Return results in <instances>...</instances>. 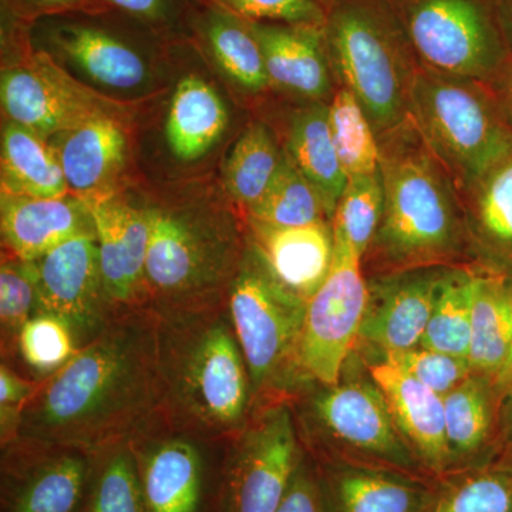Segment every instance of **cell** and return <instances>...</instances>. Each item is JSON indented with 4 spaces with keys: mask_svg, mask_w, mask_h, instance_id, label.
<instances>
[{
    "mask_svg": "<svg viewBox=\"0 0 512 512\" xmlns=\"http://www.w3.org/2000/svg\"><path fill=\"white\" fill-rule=\"evenodd\" d=\"M359 356L382 390L397 429L426 473L436 480L447 476L450 461L443 396L386 360Z\"/></svg>",
    "mask_w": 512,
    "mask_h": 512,
    "instance_id": "18",
    "label": "cell"
},
{
    "mask_svg": "<svg viewBox=\"0 0 512 512\" xmlns=\"http://www.w3.org/2000/svg\"><path fill=\"white\" fill-rule=\"evenodd\" d=\"M201 6L192 29L222 72L248 92L271 86L261 46L247 20L205 2Z\"/></svg>",
    "mask_w": 512,
    "mask_h": 512,
    "instance_id": "27",
    "label": "cell"
},
{
    "mask_svg": "<svg viewBox=\"0 0 512 512\" xmlns=\"http://www.w3.org/2000/svg\"><path fill=\"white\" fill-rule=\"evenodd\" d=\"M228 110L210 83L188 74L177 84L167 121L165 140L171 153L184 163L208 153L228 127Z\"/></svg>",
    "mask_w": 512,
    "mask_h": 512,
    "instance_id": "26",
    "label": "cell"
},
{
    "mask_svg": "<svg viewBox=\"0 0 512 512\" xmlns=\"http://www.w3.org/2000/svg\"><path fill=\"white\" fill-rule=\"evenodd\" d=\"M147 512H197L202 488L197 448L180 439L157 444L141 471Z\"/></svg>",
    "mask_w": 512,
    "mask_h": 512,
    "instance_id": "30",
    "label": "cell"
},
{
    "mask_svg": "<svg viewBox=\"0 0 512 512\" xmlns=\"http://www.w3.org/2000/svg\"><path fill=\"white\" fill-rule=\"evenodd\" d=\"M366 301L362 259L350 245L335 237L332 268L309 301L303 320L298 349L303 387L339 382L359 338Z\"/></svg>",
    "mask_w": 512,
    "mask_h": 512,
    "instance_id": "11",
    "label": "cell"
},
{
    "mask_svg": "<svg viewBox=\"0 0 512 512\" xmlns=\"http://www.w3.org/2000/svg\"><path fill=\"white\" fill-rule=\"evenodd\" d=\"M512 346V281L476 268L468 362L494 379Z\"/></svg>",
    "mask_w": 512,
    "mask_h": 512,
    "instance_id": "29",
    "label": "cell"
},
{
    "mask_svg": "<svg viewBox=\"0 0 512 512\" xmlns=\"http://www.w3.org/2000/svg\"><path fill=\"white\" fill-rule=\"evenodd\" d=\"M92 512H147L141 476L130 454L117 453L101 471Z\"/></svg>",
    "mask_w": 512,
    "mask_h": 512,
    "instance_id": "41",
    "label": "cell"
},
{
    "mask_svg": "<svg viewBox=\"0 0 512 512\" xmlns=\"http://www.w3.org/2000/svg\"><path fill=\"white\" fill-rule=\"evenodd\" d=\"M84 202L92 212L104 291L111 308H146L150 210L133 207L117 194Z\"/></svg>",
    "mask_w": 512,
    "mask_h": 512,
    "instance_id": "16",
    "label": "cell"
},
{
    "mask_svg": "<svg viewBox=\"0 0 512 512\" xmlns=\"http://www.w3.org/2000/svg\"><path fill=\"white\" fill-rule=\"evenodd\" d=\"M476 266H448L420 346L468 359Z\"/></svg>",
    "mask_w": 512,
    "mask_h": 512,
    "instance_id": "32",
    "label": "cell"
},
{
    "mask_svg": "<svg viewBox=\"0 0 512 512\" xmlns=\"http://www.w3.org/2000/svg\"><path fill=\"white\" fill-rule=\"evenodd\" d=\"M3 244L18 261L33 262L82 235H96L89 205L76 197L30 198L2 191Z\"/></svg>",
    "mask_w": 512,
    "mask_h": 512,
    "instance_id": "21",
    "label": "cell"
},
{
    "mask_svg": "<svg viewBox=\"0 0 512 512\" xmlns=\"http://www.w3.org/2000/svg\"><path fill=\"white\" fill-rule=\"evenodd\" d=\"M160 322L153 309H128L63 367L37 384L18 434L76 450L109 446L160 407Z\"/></svg>",
    "mask_w": 512,
    "mask_h": 512,
    "instance_id": "1",
    "label": "cell"
},
{
    "mask_svg": "<svg viewBox=\"0 0 512 512\" xmlns=\"http://www.w3.org/2000/svg\"><path fill=\"white\" fill-rule=\"evenodd\" d=\"M111 9L106 0H3V12L25 25L72 13H94Z\"/></svg>",
    "mask_w": 512,
    "mask_h": 512,
    "instance_id": "43",
    "label": "cell"
},
{
    "mask_svg": "<svg viewBox=\"0 0 512 512\" xmlns=\"http://www.w3.org/2000/svg\"><path fill=\"white\" fill-rule=\"evenodd\" d=\"M460 197L468 264L512 281V150Z\"/></svg>",
    "mask_w": 512,
    "mask_h": 512,
    "instance_id": "19",
    "label": "cell"
},
{
    "mask_svg": "<svg viewBox=\"0 0 512 512\" xmlns=\"http://www.w3.org/2000/svg\"><path fill=\"white\" fill-rule=\"evenodd\" d=\"M25 266L35 284L36 313L55 315L93 338L109 322L96 235L74 238Z\"/></svg>",
    "mask_w": 512,
    "mask_h": 512,
    "instance_id": "15",
    "label": "cell"
},
{
    "mask_svg": "<svg viewBox=\"0 0 512 512\" xmlns=\"http://www.w3.org/2000/svg\"><path fill=\"white\" fill-rule=\"evenodd\" d=\"M315 387L306 397L303 420L316 460L345 461L433 478L403 439L382 390L355 350L338 383Z\"/></svg>",
    "mask_w": 512,
    "mask_h": 512,
    "instance_id": "6",
    "label": "cell"
},
{
    "mask_svg": "<svg viewBox=\"0 0 512 512\" xmlns=\"http://www.w3.org/2000/svg\"><path fill=\"white\" fill-rule=\"evenodd\" d=\"M285 151L303 177L318 191L332 221L340 195L348 183V175L333 143L328 103L315 101L293 114Z\"/></svg>",
    "mask_w": 512,
    "mask_h": 512,
    "instance_id": "25",
    "label": "cell"
},
{
    "mask_svg": "<svg viewBox=\"0 0 512 512\" xmlns=\"http://www.w3.org/2000/svg\"><path fill=\"white\" fill-rule=\"evenodd\" d=\"M247 214L248 221L276 228L330 221L318 191L303 177L286 151L271 187Z\"/></svg>",
    "mask_w": 512,
    "mask_h": 512,
    "instance_id": "34",
    "label": "cell"
},
{
    "mask_svg": "<svg viewBox=\"0 0 512 512\" xmlns=\"http://www.w3.org/2000/svg\"><path fill=\"white\" fill-rule=\"evenodd\" d=\"M36 313V289L25 262H3L0 269V319L8 333H18Z\"/></svg>",
    "mask_w": 512,
    "mask_h": 512,
    "instance_id": "42",
    "label": "cell"
},
{
    "mask_svg": "<svg viewBox=\"0 0 512 512\" xmlns=\"http://www.w3.org/2000/svg\"><path fill=\"white\" fill-rule=\"evenodd\" d=\"M114 9L53 16L37 23V40L52 56L73 64L93 82L131 90L150 76L144 50L126 30L111 25Z\"/></svg>",
    "mask_w": 512,
    "mask_h": 512,
    "instance_id": "14",
    "label": "cell"
},
{
    "mask_svg": "<svg viewBox=\"0 0 512 512\" xmlns=\"http://www.w3.org/2000/svg\"><path fill=\"white\" fill-rule=\"evenodd\" d=\"M308 302L281 285L249 244L228 293V311L247 363L252 404L303 389L298 349Z\"/></svg>",
    "mask_w": 512,
    "mask_h": 512,
    "instance_id": "7",
    "label": "cell"
},
{
    "mask_svg": "<svg viewBox=\"0 0 512 512\" xmlns=\"http://www.w3.org/2000/svg\"><path fill=\"white\" fill-rule=\"evenodd\" d=\"M448 266L366 275L367 301L355 349L386 356L420 346Z\"/></svg>",
    "mask_w": 512,
    "mask_h": 512,
    "instance_id": "13",
    "label": "cell"
},
{
    "mask_svg": "<svg viewBox=\"0 0 512 512\" xmlns=\"http://www.w3.org/2000/svg\"><path fill=\"white\" fill-rule=\"evenodd\" d=\"M493 380L501 396H503L505 390L510 389L512 386V346L510 352H508L507 359H505L504 365L501 366L500 372L495 375Z\"/></svg>",
    "mask_w": 512,
    "mask_h": 512,
    "instance_id": "50",
    "label": "cell"
},
{
    "mask_svg": "<svg viewBox=\"0 0 512 512\" xmlns=\"http://www.w3.org/2000/svg\"><path fill=\"white\" fill-rule=\"evenodd\" d=\"M490 89L503 111L505 120L512 128V52L491 82Z\"/></svg>",
    "mask_w": 512,
    "mask_h": 512,
    "instance_id": "47",
    "label": "cell"
},
{
    "mask_svg": "<svg viewBox=\"0 0 512 512\" xmlns=\"http://www.w3.org/2000/svg\"><path fill=\"white\" fill-rule=\"evenodd\" d=\"M323 35L333 74L355 94L377 136L409 119L419 60L392 0H332Z\"/></svg>",
    "mask_w": 512,
    "mask_h": 512,
    "instance_id": "4",
    "label": "cell"
},
{
    "mask_svg": "<svg viewBox=\"0 0 512 512\" xmlns=\"http://www.w3.org/2000/svg\"><path fill=\"white\" fill-rule=\"evenodd\" d=\"M69 323L50 313H36L20 329V355L39 373H55L66 365L77 348Z\"/></svg>",
    "mask_w": 512,
    "mask_h": 512,
    "instance_id": "38",
    "label": "cell"
},
{
    "mask_svg": "<svg viewBox=\"0 0 512 512\" xmlns=\"http://www.w3.org/2000/svg\"><path fill=\"white\" fill-rule=\"evenodd\" d=\"M284 154L264 124L249 127L232 148L224 168V183L232 200L247 212L251 210L271 187Z\"/></svg>",
    "mask_w": 512,
    "mask_h": 512,
    "instance_id": "33",
    "label": "cell"
},
{
    "mask_svg": "<svg viewBox=\"0 0 512 512\" xmlns=\"http://www.w3.org/2000/svg\"><path fill=\"white\" fill-rule=\"evenodd\" d=\"M328 106L333 143L348 178L379 173V138L355 94L340 87Z\"/></svg>",
    "mask_w": 512,
    "mask_h": 512,
    "instance_id": "35",
    "label": "cell"
},
{
    "mask_svg": "<svg viewBox=\"0 0 512 512\" xmlns=\"http://www.w3.org/2000/svg\"><path fill=\"white\" fill-rule=\"evenodd\" d=\"M86 474L82 457L60 456L46 461L19 488L10 512H73L82 498Z\"/></svg>",
    "mask_w": 512,
    "mask_h": 512,
    "instance_id": "36",
    "label": "cell"
},
{
    "mask_svg": "<svg viewBox=\"0 0 512 512\" xmlns=\"http://www.w3.org/2000/svg\"><path fill=\"white\" fill-rule=\"evenodd\" d=\"M323 512H427L437 480L390 468L316 460Z\"/></svg>",
    "mask_w": 512,
    "mask_h": 512,
    "instance_id": "17",
    "label": "cell"
},
{
    "mask_svg": "<svg viewBox=\"0 0 512 512\" xmlns=\"http://www.w3.org/2000/svg\"><path fill=\"white\" fill-rule=\"evenodd\" d=\"M500 448V454L512 456V386L501 396Z\"/></svg>",
    "mask_w": 512,
    "mask_h": 512,
    "instance_id": "48",
    "label": "cell"
},
{
    "mask_svg": "<svg viewBox=\"0 0 512 512\" xmlns=\"http://www.w3.org/2000/svg\"><path fill=\"white\" fill-rule=\"evenodd\" d=\"M247 23L261 46L271 86L311 103L332 99L335 74L323 29L249 20Z\"/></svg>",
    "mask_w": 512,
    "mask_h": 512,
    "instance_id": "20",
    "label": "cell"
},
{
    "mask_svg": "<svg viewBox=\"0 0 512 512\" xmlns=\"http://www.w3.org/2000/svg\"><path fill=\"white\" fill-rule=\"evenodd\" d=\"M160 318V407L188 429L244 430L251 383L231 318L215 311Z\"/></svg>",
    "mask_w": 512,
    "mask_h": 512,
    "instance_id": "3",
    "label": "cell"
},
{
    "mask_svg": "<svg viewBox=\"0 0 512 512\" xmlns=\"http://www.w3.org/2000/svg\"><path fill=\"white\" fill-rule=\"evenodd\" d=\"M147 298L160 316L214 311L241 265L235 238L208 222L177 212L150 210Z\"/></svg>",
    "mask_w": 512,
    "mask_h": 512,
    "instance_id": "8",
    "label": "cell"
},
{
    "mask_svg": "<svg viewBox=\"0 0 512 512\" xmlns=\"http://www.w3.org/2000/svg\"><path fill=\"white\" fill-rule=\"evenodd\" d=\"M249 22L325 28L332 0H201Z\"/></svg>",
    "mask_w": 512,
    "mask_h": 512,
    "instance_id": "39",
    "label": "cell"
},
{
    "mask_svg": "<svg viewBox=\"0 0 512 512\" xmlns=\"http://www.w3.org/2000/svg\"><path fill=\"white\" fill-rule=\"evenodd\" d=\"M427 512H512V456L439 478Z\"/></svg>",
    "mask_w": 512,
    "mask_h": 512,
    "instance_id": "31",
    "label": "cell"
},
{
    "mask_svg": "<svg viewBox=\"0 0 512 512\" xmlns=\"http://www.w3.org/2000/svg\"><path fill=\"white\" fill-rule=\"evenodd\" d=\"M421 64L488 84L510 56L495 0H392Z\"/></svg>",
    "mask_w": 512,
    "mask_h": 512,
    "instance_id": "9",
    "label": "cell"
},
{
    "mask_svg": "<svg viewBox=\"0 0 512 512\" xmlns=\"http://www.w3.org/2000/svg\"><path fill=\"white\" fill-rule=\"evenodd\" d=\"M37 384L16 376L9 367L0 369V409H2L3 437L18 434L20 414L25 409Z\"/></svg>",
    "mask_w": 512,
    "mask_h": 512,
    "instance_id": "44",
    "label": "cell"
},
{
    "mask_svg": "<svg viewBox=\"0 0 512 512\" xmlns=\"http://www.w3.org/2000/svg\"><path fill=\"white\" fill-rule=\"evenodd\" d=\"M70 191L83 201L116 194L114 185L126 163V134L113 116L96 117L53 137Z\"/></svg>",
    "mask_w": 512,
    "mask_h": 512,
    "instance_id": "24",
    "label": "cell"
},
{
    "mask_svg": "<svg viewBox=\"0 0 512 512\" xmlns=\"http://www.w3.org/2000/svg\"><path fill=\"white\" fill-rule=\"evenodd\" d=\"M450 473L500 456L501 394L491 377L471 373L443 396Z\"/></svg>",
    "mask_w": 512,
    "mask_h": 512,
    "instance_id": "23",
    "label": "cell"
},
{
    "mask_svg": "<svg viewBox=\"0 0 512 512\" xmlns=\"http://www.w3.org/2000/svg\"><path fill=\"white\" fill-rule=\"evenodd\" d=\"M6 45L16 60L3 67L0 99L6 120L30 128L43 138L59 136L100 116H113L106 100L72 79L45 50L29 46L30 26L10 16Z\"/></svg>",
    "mask_w": 512,
    "mask_h": 512,
    "instance_id": "10",
    "label": "cell"
},
{
    "mask_svg": "<svg viewBox=\"0 0 512 512\" xmlns=\"http://www.w3.org/2000/svg\"><path fill=\"white\" fill-rule=\"evenodd\" d=\"M409 119L460 194L512 150V128L488 84L420 62L410 80Z\"/></svg>",
    "mask_w": 512,
    "mask_h": 512,
    "instance_id": "5",
    "label": "cell"
},
{
    "mask_svg": "<svg viewBox=\"0 0 512 512\" xmlns=\"http://www.w3.org/2000/svg\"><path fill=\"white\" fill-rule=\"evenodd\" d=\"M303 461L291 406L285 400L259 406L235 451L229 512L278 511Z\"/></svg>",
    "mask_w": 512,
    "mask_h": 512,
    "instance_id": "12",
    "label": "cell"
},
{
    "mask_svg": "<svg viewBox=\"0 0 512 512\" xmlns=\"http://www.w3.org/2000/svg\"><path fill=\"white\" fill-rule=\"evenodd\" d=\"M249 222V244L272 275L302 301H311L328 278L335 256L332 222L276 228Z\"/></svg>",
    "mask_w": 512,
    "mask_h": 512,
    "instance_id": "22",
    "label": "cell"
},
{
    "mask_svg": "<svg viewBox=\"0 0 512 512\" xmlns=\"http://www.w3.org/2000/svg\"><path fill=\"white\" fill-rule=\"evenodd\" d=\"M377 138L384 210L362 261L365 275L468 264L460 192L413 121Z\"/></svg>",
    "mask_w": 512,
    "mask_h": 512,
    "instance_id": "2",
    "label": "cell"
},
{
    "mask_svg": "<svg viewBox=\"0 0 512 512\" xmlns=\"http://www.w3.org/2000/svg\"><path fill=\"white\" fill-rule=\"evenodd\" d=\"M379 359L399 367L404 373L412 376L417 382L429 387L440 396H446L473 373L468 359L447 355V353L437 352V350L424 349L421 346L392 353V355L380 356Z\"/></svg>",
    "mask_w": 512,
    "mask_h": 512,
    "instance_id": "40",
    "label": "cell"
},
{
    "mask_svg": "<svg viewBox=\"0 0 512 512\" xmlns=\"http://www.w3.org/2000/svg\"><path fill=\"white\" fill-rule=\"evenodd\" d=\"M276 512H323L316 466L303 461L288 494Z\"/></svg>",
    "mask_w": 512,
    "mask_h": 512,
    "instance_id": "46",
    "label": "cell"
},
{
    "mask_svg": "<svg viewBox=\"0 0 512 512\" xmlns=\"http://www.w3.org/2000/svg\"><path fill=\"white\" fill-rule=\"evenodd\" d=\"M501 26H503L505 39L512 52V0H495Z\"/></svg>",
    "mask_w": 512,
    "mask_h": 512,
    "instance_id": "49",
    "label": "cell"
},
{
    "mask_svg": "<svg viewBox=\"0 0 512 512\" xmlns=\"http://www.w3.org/2000/svg\"><path fill=\"white\" fill-rule=\"evenodd\" d=\"M2 191L30 198L70 195L55 148L30 128L6 120L2 128Z\"/></svg>",
    "mask_w": 512,
    "mask_h": 512,
    "instance_id": "28",
    "label": "cell"
},
{
    "mask_svg": "<svg viewBox=\"0 0 512 512\" xmlns=\"http://www.w3.org/2000/svg\"><path fill=\"white\" fill-rule=\"evenodd\" d=\"M106 3L147 28L161 29L174 25L187 0H106Z\"/></svg>",
    "mask_w": 512,
    "mask_h": 512,
    "instance_id": "45",
    "label": "cell"
},
{
    "mask_svg": "<svg viewBox=\"0 0 512 512\" xmlns=\"http://www.w3.org/2000/svg\"><path fill=\"white\" fill-rule=\"evenodd\" d=\"M384 210L379 173L349 177L332 218L333 235L350 245L360 259L376 237Z\"/></svg>",
    "mask_w": 512,
    "mask_h": 512,
    "instance_id": "37",
    "label": "cell"
}]
</instances>
